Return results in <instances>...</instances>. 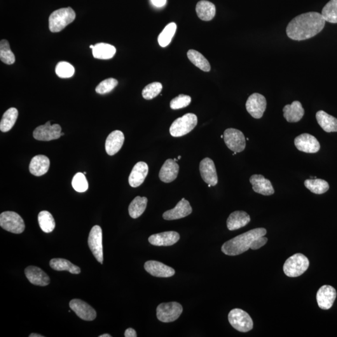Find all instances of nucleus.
<instances>
[{"label":"nucleus","instance_id":"f257e3e1","mask_svg":"<svg viewBox=\"0 0 337 337\" xmlns=\"http://www.w3.org/2000/svg\"><path fill=\"white\" fill-rule=\"evenodd\" d=\"M325 22L321 13L308 12L296 16L288 25L286 33L289 38L303 41L311 38L321 32Z\"/></svg>","mask_w":337,"mask_h":337},{"label":"nucleus","instance_id":"f03ea898","mask_svg":"<svg viewBox=\"0 0 337 337\" xmlns=\"http://www.w3.org/2000/svg\"><path fill=\"white\" fill-rule=\"evenodd\" d=\"M266 234V229L264 228L252 229L225 242L221 248L222 252L231 256L242 254L250 249L256 238L265 236Z\"/></svg>","mask_w":337,"mask_h":337},{"label":"nucleus","instance_id":"7ed1b4c3","mask_svg":"<svg viewBox=\"0 0 337 337\" xmlns=\"http://www.w3.org/2000/svg\"><path fill=\"white\" fill-rule=\"evenodd\" d=\"M75 18L76 13L70 7L58 9L53 11L49 18V28L51 32H60L73 22Z\"/></svg>","mask_w":337,"mask_h":337},{"label":"nucleus","instance_id":"20e7f679","mask_svg":"<svg viewBox=\"0 0 337 337\" xmlns=\"http://www.w3.org/2000/svg\"><path fill=\"white\" fill-rule=\"evenodd\" d=\"M198 125V117L193 113H187L173 122L169 129L173 137H181L188 134Z\"/></svg>","mask_w":337,"mask_h":337},{"label":"nucleus","instance_id":"39448f33","mask_svg":"<svg viewBox=\"0 0 337 337\" xmlns=\"http://www.w3.org/2000/svg\"><path fill=\"white\" fill-rule=\"evenodd\" d=\"M309 260L302 254H296L289 257L284 265L285 274L289 277H297L303 275L309 267Z\"/></svg>","mask_w":337,"mask_h":337},{"label":"nucleus","instance_id":"423d86ee","mask_svg":"<svg viewBox=\"0 0 337 337\" xmlns=\"http://www.w3.org/2000/svg\"><path fill=\"white\" fill-rule=\"evenodd\" d=\"M0 226L4 230L13 234H22L25 224L22 217L15 212L6 211L0 215Z\"/></svg>","mask_w":337,"mask_h":337},{"label":"nucleus","instance_id":"0eeeda50","mask_svg":"<svg viewBox=\"0 0 337 337\" xmlns=\"http://www.w3.org/2000/svg\"><path fill=\"white\" fill-rule=\"evenodd\" d=\"M229 322L232 326L241 332H247L253 329L254 323L246 312L239 308L232 310L228 315Z\"/></svg>","mask_w":337,"mask_h":337},{"label":"nucleus","instance_id":"6e6552de","mask_svg":"<svg viewBox=\"0 0 337 337\" xmlns=\"http://www.w3.org/2000/svg\"><path fill=\"white\" fill-rule=\"evenodd\" d=\"M182 311L181 304L175 302L161 303L157 307V318L164 323L174 322L180 317Z\"/></svg>","mask_w":337,"mask_h":337},{"label":"nucleus","instance_id":"1a4fd4ad","mask_svg":"<svg viewBox=\"0 0 337 337\" xmlns=\"http://www.w3.org/2000/svg\"><path fill=\"white\" fill-rule=\"evenodd\" d=\"M224 140L228 148L236 153H240L245 148L244 135L236 129H227L224 133Z\"/></svg>","mask_w":337,"mask_h":337},{"label":"nucleus","instance_id":"9d476101","mask_svg":"<svg viewBox=\"0 0 337 337\" xmlns=\"http://www.w3.org/2000/svg\"><path fill=\"white\" fill-rule=\"evenodd\" d=\"M88 245L93 256L100 264H103L102 232L99 226L93 227L88 237Z\"/></svg>","mask_w":337,"mask_h":337},{"label":"nucleus","instance_id":"9b49d317","mask_svg":"<svg viewBox=\"0 0 337 337\" xmlns=\"http://www.w3.org/2000/svg\"><path fill=\"white\" fill-rule=\"evenodd\" d=\"M62 127L58 124L51 125V122L48 121L44 125L38 126L35 129L34 137L35 139L50 141V140L59 139L62 136Z\"/></svg>","mask_w":337,"mask_h":337},{"label":"nucleus","instance_id":"f8f14e48","mask_svg":"<svg viewBox=\"0 0 337 337\" xmlns=\"http://www.w3.org/2000/svg\"><path fill=\"white\" fill-rule=\"evenodd\" d=\"M248 112L255 119H261L267 107V101L263 95L254 93L250 95L245 104Z\"/></svg>","mask_w":337,"mask_h":337},{"label":"nucleus","instance_id":"ddd939ff","mask_svg":"<svg viewBox=\"0 0 337 337\" xmlns=\"http://www.w3.org/2000/svg\"><path fill=\"white\" fill-rule=\"evenodd\" d=\"M295 146L300 151L306 153H317L319 151L320 145L313 135L304 133L299 135L294 140Z\"/></svg>","mask_w":337,"mask_h":337},{"label":"nucleus","instance_id":"4468645a","mask_svg":"<svg viewBox=\"0 0 337 337\" xmlns=\"http://www.w3.org/2000/svg\"><path fill=\"white\" fill-rule=\"evenodd\" d=\"M71 310L78 317L86 321H93L97 317V312L92 306L80 299H72L69 303Z\"/></svg>","mask_w":337,"mask_h":337},{"label":"nucleus","instance_id":"2eb2a0df","mask_svg":"<svg viewBox=\"0 0 337 337\" xmlns=\"http://www.w3.org/2000/svg\"><path fill=\"white\" fill-rule=\"evenodd\" d=\"M200 170L203 181L211 186H216L218 183L216 168L211 159L206 158L200 163Z\"/></svg>","mask_w":337,"mask_h":337},{"label":"nucleus","instance_id":"dca6fc26","mask_svg":"<svg viewBox=\"0 0 337 337\" xmlns=\"http://www.w3.org/2000/svg\"><path fill=\"white\" fill-rule=\"evenodd\" d=\"M336 297V290L331 285H324L317 292L318 305L323 310H329L333 305Z\"/></svg>","mask_w":337,"mask_h":337},{"label":"nucleus","instance_id":"f3484780","mask_svg":"<svg viewBox=\"0 0 337 337\" xmlns=\"http://www.w3.org/2000/svg\"><path fill=\"white\" fill-rule=\"evenodd\" d=\"M192 212H193V209H192L190 203L183 198L177 203L174 208L164 213L163 217L167 221H172V220L182 219L188 216Z\"/></svg>","mask_w":337,"mask_h":337},{"label":"nucleus","instance_id":"a211bd4d","mask_svg":"<svg viewBox=\"0 0 337 337\" xmlns=\"http://www.w3.org/2000/svg\"><path fill=\"white\" fill-rule=\"evenodd\" d=\"M144 269L150 274L157 277L167 278L175 274L174 269L156 261L146 262L144 264Z\"/></svg>","mask_w":337,"mask_h":337},{"label":"nucleus","instance_id":"6ab92c4d","mask_svg":"<svg viewBox=\"0 0 337 337\" xmlns=\"http://www.w3.org/2000/svg\"><path fill=\"white\" fill-rule=\"evenodd\" d=\"M179 234L177 232L168 231L153 234L149 237V242L155 246H170L179 241Z\"/></svg>","mask_w":337,"mask_h":337},{"label":"nucleus","instance_id":"aec40b11","mask_svg":"<svg viewBox=\"0 0 337 337\" xmlns=\"http://www.w3.org/2000/svg\"><path fill=\"white\" fill-rule=\"evenodd\" d=\"M252 189L256 193L264 196H271L274 194V189L269 179L262 175L254 174L250 178Z\"/></svg>","mask_w":337,"mask_h":337},{"label":"nucleus","instance_id":"412c9836","mask_svg":"<svg viewBox=\"0 0 337 337\" xmlns=\"http://www.w3.org/2000/svg\"><path fill=\"white\" fill-rule=\"evenodd\" d=\"M26 277L30 283L38 286L44 287L50 284V278L40 268L35 266H28L25 269Z\"/></svg>","mask_w":337,"mask_h":337},{"label":"nucleus","instance_id":"4be33fe9","mask_svg":"<svg viewBox=\"0 0 337 337\" xmlns=\"http://www.w3.org/2000/svg\"><path fill=\"white\" fill-rule=\"evenodd\" d=\"M179 166L174 159H168L164 164L159 172L161 181L165 183H170L176 179L179 174Z\"/></svg>","mask_w":337,"mask_h":337},{"label":"nucleus","instance_id":"5701e85b","mask_svg":"<svg viewBox=\"0 0 337 337\" xmlns=\"http://www.w3.org/2000/svg\"><path fill=\"white\" fill-rule=\"evenodd\" d=\"M124 142L125 135L123 132L119 130L112 131L107 136L105 144L107 154L109 156H113L118 153L123 147Z\"/></svg>","mask_w":337,"mask_h":337},{"label":"nucleus","instance_id":"b1692460","mask_svg":"<svg viewBox=\"0 0 337 337\" xmlns=\"http://www.w3.org/2000/svg\"><path fill=\"white\" fill-rule=\"evenodd\" d=\"M148 165L144 162L135 164L129 177V183L132 187H137L143 183L148 174Z\"/></svg>","mask_w":337,"mask_h":337},{"label":"nucleus","instance_id":"393cba45","mask_svg":"<svg viewBox=\"0 0 337 337\" xmlns=\"http://www.w3.org/2000/svg\"><path fill=\"white\" fill-rule=\"evenodd\" d=\"M50 165V161L48 157L37 155L33 158L30 164V172L35 176H41L48 171Z\"/></svg>","mask_w":337,"mask_h":337},{"label":"nucleus","instance_id":"a878e982","mask_svg":"<svg viewBox=\"0 0 337 337\" xmlns=\"http://www.w3.org/2000/svg\"><path fill=\"white\" fill-rule=\"evenodd\" d=\"M283 112L284 118L289 123H297L301 120L305 114L303 105L298 101L285 106Z\"/></svg>","mask_w":337,"mask_h":337},{"label":"nucleus","instance_id":"bb28decb","mask_svg":"<svg viewBox=\"0 0 337 337\" xmlns=\"http://www.w3.org/2000/svg\"><path fill=\"white\" fill-rule=\"evenodd\" d=\"M250 221V217L247 212L238 210L229 215L227 221V226L229 231L237 230L246 226Z\"/></svg>","mask_w":337,"mask_h":337},{"label":"nucleus","instance_id":"cd10ccee","mask_svg":"<svg viewBox=\"0 0 337 337\" xmlns=\"http://www.w3.org/2000/svg\"><path fill=\"white\" fill-rule=\"evenodd\" d=\"M318 125L327 133L337 132V119L326 112L319 111L316 114Z\"/></svg>","mask_w":337,"mask_h":337},{"label":"nucleus","instance_id":"c85d7f7f","mask_svg":"<svg viewBox=\"0 0 337 337\" xmlns=\"http://www.w3.org/2000/svg\"><path fill=\"white\" fill-rule=\"evenodd\" d=\"M197 15L203 21L212 20L215 15V6L211 2L202 0L199 1L196 8Z\"/></svg>","mask_w":337,"mask_h":337},{"label":"nucleus","instance_id":"c756f323","mask_svg":"<svg viewBox=\"0 0 337 337\" xmlns=\"http://www.w3.org/2000/svg\"><path fill=\"white\" fill-rule=\"evenodd\" d=\"M93 55L97 59H111L116 52L115 47L111 44L100 43L95 44L93 49Z\"/></svg>","mask_w":337,"mask_h":337},{"label":"nucleus","instance_id":"7c9ffc66","mask_svg":"<svg viewBox=\"0 0 337 337\" xmlns=\"http://www.w3.org/2000/svg\"><path fill=\"white\" fill-rule=\"evenodd\" d=\"M50 266L53 270L57 271H68L72 274H79L81 272V269L75 266L71 262L67 259L56 258L51 259Z\"/></svg>","mask_w":337,"mask_h":337},{"label":"nucleus","instance_id":"2f4dec72","mask_svg":"<svg viewBox=\"0 0 337 337\" xmlns=\"http://www.w3.org/2000/svg\"><path fill=\"white\" fill-rule=\"evenodd\" d=\"M18 110L15 107H11L4 112L0 123V130L1 132L6 133L10 131L17 120Z\"/></svg>","mask_w":337,"mask_h":337},{"label":"nucleus","instance_id":"473e14b6","mask_svg":"<svg viewBox=\"0 0 337 337\" xmlns=\"http://www.w3.org/2000/svg\"><path fill=\"white\" fill-rule=\"evenodd\" d=\"M147 199L146 197L137 196L129 206V214L133 219H137L143 214L146 209Z\"/></svg>","mask_w":337,"mask_h":337},{"label":"nucleus","instance_id":"72a5a7b5","mask_svg":"<svg viewBox=\"0 0 337 337\" xmlns=\"http://www.w3.org/2000/svg\"><path fill=\"white\" fill-rule=\"evenodd\" d=\"M187 57L196 67L205 72H209L210 65L202 54L196 50H190L187 52Z\"/></svg>","mask_w":337,"mask_h":337},{"label":"nucleus","instance_id":"f704fd0d","mask_svg":"<svg viewBox=\"0 0 337 337\" xmlns=\"http://www.w3.org/2000/svg\"><path fill=\"white\" fill-rule=\"evenodd\" d=\"M37 219H38L39 227L44 233H50L55 229L56 226L55 219L50 212L43 210L39 213Z\"/></svg>","mask_w":337,"mask_h":337},{"label":"nucleus","instance_id":"c9c22d12","mask_svg":"<svg viewBox=\"0 0 337 337\" xmlns=\"http://www.w3.org/2000/svg\"><path fill=\"white\" fill-rule=\"evenodd\" d=\"M304 185L309 191L315 194H322L329 191V184L321 179H306Z\"/></svg>","mask_w":337,"mask_h":337},{"label":"nucleus","instance_id":"e433bc0d","mask_svg":"<svg viewBox=\"0 0 337 337\" xmlns=\"http://www.w3.org/2000/svg\"><path fill=\"white\" fill-rule=\"evenodd\" d=\"M177 25L174 23H170L166 26L158 37L159 45L163 48L168 46L174 37Z\"/></svg>","mask_w":337,"mask_h":337},{"label":"nucleus","instance_id":"4c0bfd02","mask_svg":"<svg viewBox=\"0 0 337 337\" xmlns=\"http://www.w3.org/2000/svg\"><path fill=\"white\" fill-rule=\"evenodd\" d=\"M321 14L326 22L337 23V0H331L328 2Z\"/></svg>","mask_w":337,"mask_h":337},{"label":"nucleus","instance_id":"58836bf2","mask_svg":"<svg viewBox=\"0 0 337 337\" xmlns=\"http://www.w3.org/2000/svg\"><path fill=\"white\" fill-rule=\"evenodd\" d=\"M0 59L6 65H12L15 62V56L11 50L8 41L5 39L0 43Z\"/></svg>","mask_w":337,"mask_h":337},{"label":"nucleus","instance_id":"ea45409f","mask_svg":"<svg viewBox=\"0 0 337 337\" xmlns=\"http://www.w3.org/2000/svg\"><path fill=\"white\" fill-rule=\"evenodd\" d=\"M163 90L162 84L159 82H154L147 85L142 90V97L145 100H151L158 97Z\"/></svg>","mask_w":337,"mask_h":337},{"label":"nucleus","instance_id":"a19ab883","mask_svg":"<svg viewBox=\"0 0 337 337\" xmlns=\"http://www.w3.org/2000/svg\"><path fill=\"white\" fill-rule=\"evenodd\" d=\"M72 186L78 193H84L88 189V182L84 173L78 172L72 180Z\"/></svg>","mask_w":337,"mask_h":337},{"label":"nucleus","instance_id":"79ce46f5","mask_svg":"<svg viewBox=\"0 0 337 337\" xmlns=\"http://www.w3.org/2000/svg\"><path fill=\"white\" fill-rule=\"evenodd\" d=\"M56 73L61 78H69L73 76L74 68L70 63L66 62L58 63L56 67Z\"/></svg>","mask_w":337,"mask_h":337},{"label":"nucleus","instance_id":"37998d69","mask_svg":"<svg viewBox=\"0 0 337 337\" xmlns=\"http://www.w3.org/2000/svg\"><path fill=\"white\" fill-rule=\"evenodd\" d=\"M118 81L116 79L108 78L101 82L99 85L96 88V91L100 95H105V94L111 92L118 85Z\"/></svg>","mask_w":337,"mask_h":337},{"label":"nucleus","instance_id":"c03bdc74","mask_svg":"<svg viewBox=\"0 0 337 337\" xmlns=\"http://www.w3.org/2000/svg\"><path fill=\"white\" fill-rule=\"evenodd\" d=\"M191 102V98L189 96L180 95L172 100L170 102V108L179 109L188 106Z\"/></svg>","mask_w":337,"mask_h":337},{"label":"nucleus","instance_id":"a18cd8bd","mask_svg":"<svg viewBox=\"0 0 337 337\" xmlns=\"http://www.w3.org/2000/svg\"><path fill=\"white\" fill-rule=\"evenodd\" d=\"M268 238L264 237V236L258 237L253 242L250 249L252 250L259 249L260 248L263 247L268 242Z\"/></svg>","mask_w":337,"mask_h":337},{"label":"nucleus","instance_id":"49530a36","mask_svg":"<svg viewBox=\"0 0 337 337\" xmlns=\"http://www.w3.org/2000/svg\"><path fill=\"white\" fill-rule=\"evenodd\" d=\"M125 336L126 337H136V332H135L134 329L129 328V329L125 331Z\"/></svg>","mask_w":337,"mask_h":337},{"label":"nucleus","instance_id":"de8ad7c7","mask_svg":"<svg viewBox=\"0 0 337 337\" xmlns=\"http://www.w3.org/2000/svg\"><path fill=\"white\" fill-rule=\"evenodd\" d=\"M167 0H151L152 3L156 7H162L165 5Z\"/></svg>","mask_w":337,"mask_h":337},{"label":"nucleus","instance_id":"09e8293b","mask_svg":"<svg viewBox=\"0 0 337 337\" xmlns=\"http://www.w3.org/2000/svg\"><path fill=\"white\" fill-rule=\"evenodd\" d=\"M29 337H44V336L37 334H32L30 335Z\"/></svg>","mask_w":337,"mask_h":337},{"label":"nucleus","instance_id":"8fccbe9b","mask_svg":"<svg viewBox=\"0 0 337 337\" xmlns=\"http://www.w3.org/2000/svg\"><path fill=\"white\" fill-rule=\"evenodd\" d=\"M99 337H111V336H110L109 334H105L100 336Z\"/></svg>","mask_w":337,"mask_h":337},{"label":"nucleus","instance_id":"3c124183","mask_svg":"<svg viewBox=\"0 0 337 337\" xmlns=\"http://www.w3.org/2000/svg\"><path fill=\"white\" fill-rule=\"evenodd\" d=\"M94 46H95L91 45V46H90V48H91V49H92V50H93V49L94 48Z\"/></svg>","mask_w":337,"mask_h":337},{"label":"nucleus","instance_id":"603ef678","mask_svg":"<svg viewBox=\"0 0 337 337\" xmlns=\"http://www.w3.org/2000/svg\"><path fill=\"white\" fill-rule=\"evenodd\" d=\"M181 156H179V157H178V159H181Z\"/></svg>","mask_w":337,"mask_h":337},{"label":"nucleus","instance_id":"864d4df0","mask_svg":"<svg viewBox=\"0 0 337 337\" xmlns=\"http://www.w3.org/2000/svg\"><path fill=\"white\" fill-rule=\"evenodd\" d=\"M61 135H62H62H65V133H62V134H61Z\"/></svg>","mask_w":337,"mask_h":337},{"label":"nucleus","instance_id":"5fc2aeb1","mask_svg":"<svg viewBox=\"0 0 337 337\" xmlns=\"http://www.w3.org/2000/svg\"><path fill=\"white\" fill-rule=\"evenodd\" d=\"M221 137V138H223V137H224V135H222Z\"/></svg>","mask_w":337,"mask_h":337}]
</instances>
